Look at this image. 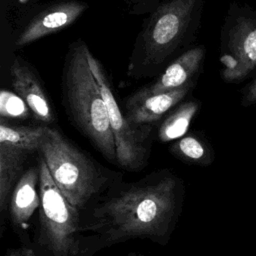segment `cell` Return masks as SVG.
Masks as SVG:
<instances>
[{
  "label": "cell",
  "instance_id": "1",
  "mask_svg": "<svg viewBox=\"0 0 256 256\" xmlns=\"http://www.w3.org/2000/svg\"><path fill=\"white\" fill-rule=\"evenodd\" d=\"M178 181L165 176L125 189L94 211L91 229L106 241L160 239L171 226L178 206Z\"/></svg>",
  "mask_w": 256,
  "mask_h": 256
},
{
  "label": "cell",
  "instance_id": "2",
  "mask_svg": "<svg viewBox=\"0 0 256 256\" xmlns=\"http://www.w3.org/2000/svg\"><path fill=\"white\" fill-rule=\"evenodd\" d=\"M203 3L204 0H164L149 13L135 40L127 74L136 79L159 75L191 48Z\"/></svg>",
  "mask_w": 256,
  "mask_h": 256
},
{
  "label": "cell",
  "instance_id": "3",
  "mask_svg": "<svg viewBox=\"0 0 256 256\" xmlns=\"http://www.w3.org/2000/svg\"><path fill=\"white\" fill-rule=\"evenodd\" d=\"M89 51L82 39L69 45L62 71L63 99L81 131L108 161H115L114 137L104 99L89 66Z\"/></svg>",
  "mask_w": 256,
  "mask_h": 256
},
{
  "label": "cell",
  "instance_id": "4",
  "mask_svg": "<svg viewBox=\"0 0 256 256\" xmlns=\"http://www.w3.org/2000/svg\"><path fill=\"white\" fill-rule=\"evenodd\" d=\"M38 153L60 191L80 212L101 187V174L97 167L58 130L50 127Z\"/></svg>",
  "mask_w": 256,
  "mask_h": 256
},
{
  "label": "cell",
  "instance_id": "5",
  "mask_svg": "<svg viewBox=\"0 0 256 256\" xmlns=\"http://www.w3.org/2000/svg\"><path fill=\"white\" fill-rule=\"evenodd\" d=\"M38 168L41 242L54 256H75L79 249V211L60 191L41 156Z\"/></svg>",
  "mask_w": 256,
  "mask_h": 256
},
{
  "label": "cell",
  "instance_id": "6",
  "mask_svg": "<svg viewBox=\"0 0 256 256\" xmlns=\"http://www.w3.org/2000/svg\"><path fill=\"white\" fill-rule=\"evenodd\" d=\"M88 62L107 108L116 147L117 162L127 169H136L144 163L147 156V141L151 127L149 125L135 126L130 123L117 104L103 66L91 51L88 52Z\"/></svg>",
  "mask_w": 256,
  "mask_h": 256
},
{
  "label": "cell",
  "instance_id": "7",
  "mask_svg": "<svg viewBox=\"0 0 256 256\" xmlns=\"http://www.w3.org/2000/svg\"><path fill=\"white\" fill-rule=\"evenodd\" d=\"M48 126L0 124V212L3 215L27 159L38 152Z\"/></svg>",
  "mask_w": 256,
  "mask_h": 256
},
{
  "label": "cell",
  "instance_id": "8",
  "mask_svg": "<svg viewBox=\"0 0 256 256\" xmlns=\"http://www.w3.org/2000/svg\"><path fill=\"white\" fill-rule=\"evenodd\" d=\"M220 62L226 82L244 79L256 67V20L238 17L223 31Z\"/></svg>",
  "mask_w": 256,
  "mask_h": 256
},
{
  "label": "cell",
  "instance_id": "9",
  "mask_svg": "<svg viewBox=\"0 0 256 256\" xmlns=\"http://www.w3.org/2000/svg\"><path fill=\"white\" fill-rule=\"evenodd\" d=\"M88 8L80 0H60L47 4L34 14L18 33L16 48L25 47L48 35L58 33L72 25Z\"/></svg>",
  "mask_w": 256,
  "mask_h": 256
},
{
  "label": "cell",
  "instance_id": "10",
  "mask_svg": "<svg viewBox=\"0 0 256 256\" xmlns=\"http://www.w3.org/2000/svg\"><path fill=\"white\" fill-rule=\"evenodd\" d=\"M205 52L206 50L203 45L189 48L165 67L152 83L137 90L130 97L141 98L152 94L163 93L195 82L201 71Z\"/></svg>",
  "mask_w": 256,
  "mask_h": 256
},
{
  "label": "cell",
  "instance_id": "11",
  "mask_svg": "<svg viewBox=\"0 0 256 256\" xmlns=\"http://www.w3.org/2000/svg\"><path fill=\"white\" fill-rule=\"evenodd\" d=\"M12 87L25 101L33 116L43 123L54 121L50 101L34 67L19 55H14L10 65Z\"/></svg>",
  "mask_w": 256,
  "mask_h": 256
},
{
  "label": "cell",
  "instance_id": "12",
  "mask_svg": "<svg viewBox=\"0 0 256 256\" xmlns=\"http://www.w3.org/2000/svg\"><path fill=\"white\" fill-rule=\"evenodd\" d=\"M194 85L195 82H191L175 90L141 98H132L129 96L125 102L126 117L135 126L149 125L159 120L164 114L181 102Z\"/></svg>",
  "mask_w": 256,
  "mask_h": 256
},
{
  "label": "cell",
  "instance_id": "13",
  "mask_svg": "<svg viewBox=\"0 0 256 256\" xmlns=\"http://www.w3.org/2000/svg\"><path fill=\"white\" fill-rule=\"evenodd\" d=\"M39 182V168L31 167L26 170L13 189L10 199V215L13 223L19 227H26L28 220L40 205L36 185Z\"/></svg>",
  "mask_w": 256,
  "mask_h": 256
},
{
  "label": "cell",
  "instance_id": "14",
  "mask_svg": "<svg viewBox=\"0 0 256 256\" xmlns=\"http://www.w3.org/2000/svg\"><path fill=\"white\" fill-rule=\"evenodd\" d=\"M199 104L196 101H188L179 105L162 123L159 130V139L168 142L182 137L198 111Z\"/></svg>",
  "mask_w": 256,
  "mask_h": 256
},
{
  "label": "cell",
  "instance_id": "15",
  "mask_svg": "<svg viewBox=\"0 0 256 256\" xmlns=\"http://www.w3.org/2000/svg\"><path fill=\"white\" fill-rule=\"evenodd\" d=\"M29 107L25 101L16 93L2 90L0 95V114L2 118H26Z\"/></svg>",
  "mask_w": 256,
  "mask_h": 256
},
{
  "label": "cell",
  "instance_id": "16",
  "mask_svg": "<svg viewBox=\"0 0 256 256\" xmlns=\"http://www.w3.org/2000/svg\"><path fill=\"white\" fill-rule=\"evenodd\" d=\"M175 147L181 155L190 160L200 161L206 156L205 146L201 141L193 136H186L181 138Z\"/></svg>",
  "mask_w": 256,
  "mask_h": 256
},
{
  "label": "cell",
  "instance_id": "17",
  "mask_svg": "<svg viewBox=\"0 0 256 256\" xmlns=\"http://www.w3.org/2000/svg\"><path fill=\"white\" fill-rule=\"evenodd\" d=\"M164 0H128L129 13L134 15L149 14L155 10Z\"/></svg>",
  "mask_w": 256,
  "mask_h": 256
},
{
  "label": "cell",
  "instance_id": "18",
  "mask_svg": "<svg viewBox=\"0 0 256 256\" xmlns=\"http://www.w3.org/2000/svg\"><path fill=\"white\" fill-rule=\"evenodd\" d=\"M256 104V77L255 79L247 86L243 93L242 97V105L250 106Z\"/></svg>",
  "mask_w": 256,
  "mask_h": 256
},
{
  "label": "cell",
  "instance_id": "19",
  "mask_svg": "<svg viewBox=\"0 0 256 256\" xmlns=\"http://www.w3.org/2000/svg\"><path fill=\"white\" fill-rule=\"evenodd\" d=\"M5 256H36V255L30 249L20 248V249H11L7 251Z\"/></svg>",
  "mask_w": 256,
  "mask_h": 256
}]
</instances>
